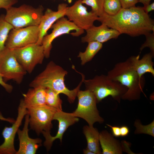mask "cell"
Returning a JSON list of instances; mask_svg holds the SVG:
<instances>
[{
  "mask_svg": "<svg viewBox=\"0 0 154 154\" xmlns=\"http://www.w3.org/2000/svg\"><path fill=\"white\" fill-rule=\"evenodd\" d=\"M65 1L67 0L68 2L69 3H72V0H65Z\"/></svg>",
  "mask_w": 154,
  "mask_h": 154,
  "instance_id": "obj_38",
  "label": "cell"
},
{
  "mask_svg": "<svg viewBox=\"0 0 154 154\" xmlns=\"http://www.w3.org/2000/svg\"><path fill=\"white\" fill-rule=\"evenodd\" d=\"M145 12L147 13L154 10V3L153 2L151 4H149L145 7H143Z\"/></svg>",
  "mask_w": 154,
  "mask_h": 154,
  "instance_id": "obj_34",
  "label": "cell"
},
{
  "mask_svg": "<svg viewBox=\"0 0 154 154\" xmlns=\"http://www.w3.org/2000/svg\"><path fill=\"white\" fill-rule=\"evenodd\" d=\"M52 32L46 35L43 37L42 45L44 48V57L48 58L52 47V43L57 37L64 34H70V32L75 31L72 33L74 36H78L84 33V30L78 27L72 22L67 18L63 17L57 20L51 26Z\"/></svg>",
  "mask_w": 154,
  "mask_h": 154,
  "instance_id": "obj_10",
  "label": "cell"
},
{
  "mask_svg": "<svg viewBox=\"0 0 154 154\" xmlns=\"http://www.w3.org/2000/svg\"><path fill=\"white\" fill-rule=\"evenodd\" d=\"M122 8H128L135 6L139 0H119Z\"/></svg>",
  "mask_w": 154,
  "mask_h": 154,
  "instance_id": "obj_30",
  "label": "cell"
},
{
  "mask_svg": "<svg viewBox=\"0 0 154 154\" xmlns=\"http://www.w3.org/2000/svg\"><path fill=\"white\" fill-rule=\"evenodd\" d=\"M18 110V116L16 120L11 126L5 127L2 132L4 141L0 145V154H16L17 151L14 146L15 135L24 116L28 114L27 109L23 99L21 100Z\"/></svg>",
  "mask_w": 154,
  "mask_h": 154,
  "instance_id": "obj_13",
  "label": "cell"
},
{
  "mask_svg": "<svg viewBox=\"0 0 154 154\" xmlns=\"http://www.w3.org/2000/svg\"><path fill=\"white\" fill-rule=\"evenodd\" d=\"M146 40L141 46L140 50L141 51L145 47H149L151 52L154 54V32L145 35Z\"/></svg>",
  "mask_w": 154,
  "mask_h": 154,
  "instance_id": "obj_28",
  "label": "cell"
},
{
  "mask_svg": "<svg viewBox=\"0 0 154 154\" xmlns=\"http://www.w3.org/2000/svg\"><path fill=\"white\" fill-rule=\"evenodd\" d=\"M12 49L20 64L29 73L37 64L42 63L45 57L43 46L37 43Z\"/></svg>",
  "mask_w": 154,
  "mask_h": 154,
  "instance_id": "obj_9",
  "label": "cell"
},
{
  "mask_svg": "<svg viewBox=\"0 0 154 154\" xmlns=\"http://www.w3.org/2000/svg\"><path fill=\"white\" fill-rule=\"evenodd\" d=\"M43 10L42 5L37 8L26 4L18 7L11 6L6 10L5 18L15 28L38 26Z\"/></svg>",
  "mask_w": 154,
  "mask_h": 154,
  "instance_id": "obj_5",
  "label": "cell"
},
{
  "mask_svg": "<svg viewBox=\"0 0 154 154\" xmlns=\"http://www.w3.org/2000/svg\"><path fill=\"white\" fill-rule=\"evenodd\" d=\"M59 94L51 89L46 88V104L55 108L58 111L62 110V102Z\"/></svg>",
  "mask_w": 154,
  "mask_h": 154,
  "instance_id": "obj_24",
  "label": "cell"
},
{
  "mask_svg": "<svg viewBox=\"0 0 154 154\" xmlns=\"http://www.w3.org/2000/svg\"><path fill=\"white\" fill-rule=\"evenodd\" d=\"M135 127L134 131L135 134H145L154 137V120L149 124L143 125L138 119L136 120L134 123Z\"/></svg>",
  "mask_w": 154,
  "mask_h": 154,
  "instance_id": "obj_26",
  "label": "cell"
},
{
  "mask_svg": "<svg viewBox=\"0 0 154 154\" xmlns=\"http://www.w3.org/2000/svg\"><path fill=\"white\" fill-rule=\"evenodd\" d=\"M39 35L38 26L14 28L9 33L5 46L13 49L37 43Z\"/></svg>",
  "mask_w": 154,
  "mask_h": 154,
  "instance_id": "obj_11",
  "label": "cell"
},
{
  "mask_svg": "<svg viewBox=\"0 0 154 154\" xmlns=\"http://www.w3.org/2000/svg\"><path fill=\"white\" fill-rule=\"evenodd\" d=\"M121 136L125 137L129 134V128L126 126H122L120 127Z\"/></svg>",
  "mask_w": 154,
  "mask_h": 154,
  "instance_id": "obj_33",
  "label": "cell"
},
{
  "mask_svg": "<svg viewBox=\"0 0 154 154\" xmlns=\"http://www.w3.org/2000/svg\"><path fill=\"white\" fill-rule=\"evenodd\" d=\"M106 125L111 128L112 135L114 137H118L121 136L120 127L115 126H112L108 124H106Z\"/></svg>",
  "mask_w": 154,
  "mask_h": 154,
  "instance_id": "obj_31",
  "label": "cell"
},
{
  "mask_svg": "<svg viewBox=\"0 0 154 154\" xmlns=\"http://www.w3.org/2000/svg\"><path fill=\"white\" fill-rule=\"evenodd\" d=\"M68 5L65 3L59 4L57 10L53 11L47 8L41 18L38 25L39 35L37 43L42 45L43 37L47 35L48 30L52 25L57 20L65 16Z\"/></svg>",
  "mask_w": 154,
  "mask_h": 154,
  "instance_id": "obj_16",
  "label": "cell"
},
{
  "mask_svg": "<svg viewBox=\"0 0 154 154\" xmlns=\"http://www.w3.org/2000/svg\"><path fill=\"white\" fill-rule=\"evenodd\" d=\"M5 15H0V52L5 47L9 34L14 27L5 19Z\"/></svg>",
  "mask_w": 154,
  "mask_h": 154,
  "instance_id": "obj_23",
  "label": "cell"
},
{
  "mask_svg": "<svg viewBox=\"0 0 154 154\" xmlns=\"http://www.w3.org/2000/svg\"><path fill=\"white\" fill-rule=\"evenodd\" d=\"M154 54L151 52L145 54L140 59V54L132 56L129 58L137 74L141 78L146 73L154 76V63L152 60Z\"/></svg>",
  "mask_w": 154,
  "mask_h": 154,
  "instance_id": "obj_19",
  "label": "cell"
},
{
  "mask_svg": "<svg viewBox=\"0 0 154 154\" xmlns=\"http://www.w3.org/2000/svg\"><path fill=\"white\" fill-rule=\"evenodd\" d=\"M0 119L5 121H8L11 123H13L15 121V120L12 118H5L4 117L2 116L1 112H0Z\"/></svg>",
  "mask_w": 154,
  "mask_h": 154,
  "instance_id": "obj_35",
  "label": "cell"
},
{
  "mask_svg": "<svg viewBox=\"0 0 154 154\" xmlns=\"http://www.w3.org/2000/svg\"><path fill=\"white\" fill-rule=\"evenodd\" d=\"M77 107L72 113L75 117L84 119L88 125L93 126L96 122L102 123L104 119L100 116L97 108L96 98L94 94L88 90H79L77 94Z\"/></svg>",
  "mask_w": 154,
  "mask_h": 154,
  "instance_id": "obj_6",
  "label": "cell"
},
{
  "mask_svg": "<svg viewBox=\"0 0 154 154\" xmlns=\"http://www.w3.org/2000/svg\"><path fill=\"white\" fill-rule=\"evenodd\" d=\"M83 82L86 90L94 94L97 103L110 96L120 103L122 96L127 90L125 86L104 75L96 76L93 79L88 80H86L84 78Z\"/></svg>",
  "mask_w": 154,
  "mask_h": 154,
  "instance_id": "obj_4",
  "label": "cell"
},
{
  "mask_svg": "<svg viewBox=\"0 0 154 154\" xmlns=\"http://www.w3.org/2000/svg\"><path fill=\"white\" fill-rule=\"evenodd\" d=\"M27 109L31 128L38 134L43 132L50 133L52 126V121L58 110L46 104Z\"/></svg>",
  "mask_w": 154,
  "mask_h": 154,
  "instance_id": "obj_8",
  "label": "cell"
},
{
  "mask_svg": "<svg viewBox=\"0 0 154 154\" xmlns=\"http://www.w3.org/2000/svg\"><path fill=\"white\" fill-rule=\"evenodd\" d=\"M82 0H78L71 6L68 7L65 13L68 20L78 27L86 30L94 25L99 17L92 11L88 12L83 5Z\"/></svg>",
  "mask_w": 154,
  "mask_h": 154,
  "instance_id": "obj_12",
  "label": "cell"
},
{
  "mask_svg": "<svg viewBox=\"0 0 154 154\" xmlns=\"http://www.w3.org/2000/svg\"><path fill=\"white\" fill-rule=\"evenodd\" d=\"M0 84L8 92L10 93L12 91L13 87L10 84L5 82L2 76L0 74Z\"/></svg>",
  "mask_w": 154,
  "mask_h": 154,
  "instance_id": "obj_32",
  "label": "cell"
},
{
  "mask_svg": "<svg viewBox=\"0 0 154 154\" xmlns=\"http://www.w3.org/2000/svg\"><path fill=\"white\" fill-rule=\"evenodd\" d=\"M98 21L121 34L131 37L145 36L154 32V22L143 7L134 6L121 8L116 15L110 16L106 13Z\"/></svg>",
  "mask_w": 154,
  "mask_h": 154,
  "instance_id": "obj_1",
  "label": "cell"
},
{
  "mask_svg": "<svg viewBox=\"0 0 154 154\" xmlns=\"http://www.w3.org/2000/svg\"><path fill=\"white\" fill-rule=\"evenodd\" d=\"M18 0H0V9L7 10L17 3Z\"/></svg>",
  "mask_w": 154,
  "mask_h": 154,
  "instance_id": "obj_29",
  "label": "cell"
},
{
  "mask_svg": "<svg viewBox=\"0 0 154 154\" xmlns=\"http://www.w3.org/2000/svg\"><path fill=\"white\" fill-rule=\"evenodd\" d=\"M53 119L56 120L58 122V129L56 135L52 136L50 133H42L45 139L44 145L48 150L50 149L53 142L55 139H59L61 142L63 135L68 128L79 120L78 117L75 116L72 113L66 112L62 110L57 111Z\"/></svg>",
  "mask_w": 154,
  "mask_h": 154,
  "instance_id": "obj_14",
  "label": "cell"
},
{
  "mask_svg": "<svg viewBox=\"0 0 154 154\" xmlns=\"http://www.w3.org/2000/svg\"><path fill=\"white\" fill-rule=\"evenodd\" d=\"M105 0H82L83 4H85L91 7L92 12L99 18L103 17L106 13L104 11V5Z\"/></svg>",
  "mask_w": 154,
  "mask_h": 154,
  "instance_id": "obj_25",
  "label": "cell"
},
{
  "mask_svg": "<svg viewBox=\"0 0 154 154\" xmlns=\"http://www.w3.org/2000/svg\"><path fill=\"white\" fill-rule=\"evenodd\" d=\"M68 72L61 66L50 61L44 70L36 76L31 82L30 86L32 88L42 87L49 88L58 94L62 93L67 96L70 103H73L77 96L78 91L83 82L84 77L78 86L72 90H70L65 84L64 77Z\"/></svg>",
  "mask_w": 154,
  "mask_h": 154,
  "instance_id": "obj_2",
  "label": "cell"
},
{
  "mask_svg": "<svg viewBox=\"0 0 154 154\" xmlns=\"http://www.w3.org/2000/svg\"><path fill=\"white\" fill-rule=\"evenodd\" d=\"M102 46V43L98 42H88L85 51L84 52H80L78 56L80 59L81 64L84 65L91 60Z\"/></svg>",
  "mask_w": 154,
  "mask_h": 154,
  "instance_id": "obj_22",
  "label": "cell"
},
{
  "mask_svg": "<svg viewBox=\"0 0 154 154\" xmlns=\"http://www.w3.org/2000/svg\"><path fill=\"white\" fill-rule=\"evenodd\" d=\"M106 130L99 133V142L103 154H121L123 147L119 141Z\"/></svg>",
  "mask_w": 154,
  "mask_h": 154,
  "instance_id": "obj_18",
  "label": "cell"
},
{
  "mask_svg": "<svg viewBox=\"0 0 154 154\" xmlns=\"http://www.w3.org/2000/svg\"><path fill=\"white\" fill-rule=\"evenodd\" d=\"M104 7L105 13L110 16L116 14L122 8L119 0H105Z\"/></svg>",
  "mask_w": 154,
  "mask_h": 154,
  "instance_id": "obj_27",
  "label": "cell"
},
{
  "mask_svg": "<svg viewBox=\"0 0 154 154\" xmlns=\"http://www.w3.org/2000/svg\"><path fill=\"white\" fill-rule=\"evenodd\" d=\"M109 28L104 23L98 26L93 25L85 30L86 34L82 38V42L94 41L102 44L112 39L117 38L121 34L117 30Z\"/></svg>",
  "mask_w": 154,
  "mask_h": 154,
  "instance_id": "obj_15",
  "label": "cell"
},
{
  "mask_svg": "<svg viewBox=\"0 0 154 154\" xmlns=\"http://www.w3.org/2000/svg\"><path fill=\"white\" fill-rule=\"evenodd\" d=\"M83 153L85 154H95L94 153L86 148L83 150Z\"/></svg>",
  "mask_w": 154,
  "mask_h": 154,
  "instance_id": "obj_37",
  "label": "cell"
},
{
  "mask_svg": "<svg viewBox=\"0 0 154 154\" xmlns=\"http://www.w3.org/2000/svg\"><path fill=\"white\" fill-rule=\"evenodd\" d=\"M29 115H25L23 128L17 131L19 141V148L16 154H35L40 146L41 140L39 138L32 139L29 135L28 128L29 124Z\"/></svg>",
  "mask_w": 154,
  "mask_h": 154,
  "instance_id": "obj_17",
  "label": "cell"
},
{
  "mask_svg": "<svg viewBox=\"0 0 154 154\" xmlns=\"http://www.w3.org/2000/svg\"><path fill=\"white\" fill-rule=\"evenodd\" d=\"M26 73L16 58L12 49L5 46L0 52V74L4 81L12 80L19 84Z\"/></svg>",
  "mask_w": 154,
  "mask_h": 154,
  "instance_id": "obj_7",
  "label": "cell"
},
{
  "mask_svg": "<svg viewBox=\"0 0 154 154\" xmlns=\"http://www.w3.org/2000/svg\"><path fill=\"white\" fill-rule=\"evenodd\" d=\"M83 131L87 141L86 148L95 154H102L99 139L100 133L97 129L93 126L85 125Z\"/></svg>",
  "mask_w": 154,
  "mask_h": 154,
  "instance_id": "obj_21",
  "label": "cell"
},
{
  "mask_svg": "<svg viewBox=\"0 0 154 154\" xmlns=\"http://www.w3.org/2000/svg\"><path fill=\"white\" fill-rule=\"evenodd\" d=\"M46 89L42 87L33 88L23 94L25 105L28 108L46 104Z\"/></svg>",
  "mask_w": 154,
  "mask_h": 154,
  "instance_id": "obj_20",
  "label": "cell"
},
{
  "mask_svg": "<svg viewBox=\"0 0 154 154\" xmlns=\"http://www.w3.org/2000/svg\"><path fill=\"white\" fill-rule=\"evenodd\" d=\"M108 77L127 88L121 99L130 101L139 100L145 85L144 77L140 78L134 69L129 58L118 62L108 73Z\"/></svg>",
  "mask_w": 154,
  "mask_h": 154,
  "instance_id": "obj_3",
  "label": "cell"
},
{
  "mask_svg": "<svg viewBox=\"0 0 154 154\" xmlns=\"http://www.w3.org/2000/svg\"><path fill=\"white\" fill-rule=\"evenodd\" d=\"M151 0H139V2L141 3L145 7L150 4Z\"/></svg>",
  "mask_w": 154,
  "mask_h": 154,
  "instance_id": "obj_36",
  "label": "cell"
}]
</instances>
